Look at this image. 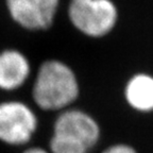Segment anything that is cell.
Listing matches in <instances>:
<instances>
[{
  "instance_id": "5b68a950",
  "label": "cell",
  "mask_w": 153,
  "mask_h": 153,
  "mask_svg": "<svg viewBox=\"0 0 153 153\" xmlns=\"http://www.w3.org/2000/svg\"><path fill=\"white\" fill-rule=\"evenodd\" d=\"M13 22L27 31H46L53 26L61 0H4Z\"/></svg>"
},
{
  "instance_id": "9c48e42d",
  "label": "cell",
  "mask_w": 153,
  "mask_h": 153,
  "mask_svg": "<svg viewBox=\"0 0 153 153\" xmlns=\"http://www.w3.org/2000/svg\"><path fill=\"white\" fill-rule=\"evenodd\" d=\"M22 153H50V151L42 147H29L25 149Z\"/></svg>"
},
{
  "instance_id": "7a4b0ae2",
  "label": "cell",
  "mask_w": 153,
  "mask_h": 153,
  "mask_svg": "<svg viewBox=\"0 0 153 153\" xmlns=\"http://www.w3.org/2000/svg\"><path fill=\"white\" fill-rule=\"evenodd\" d=\"M67 13L76 31L96 39L113 33L120 19L114 0H70Z\"/></svg>"
},
{
  "instance_id": "ba28073f",
  "label": "cell",
  "mask_w": 153,
  "mask_h": 153,
  "mask_svg": "<svg viewBox=\"0 0 153 153\" xmlns=\"http://www.w3.org/2000/svg\"><path fill=\"white\" fill-rule=\"evenodd\" d=\"M101 153H140L137 147L128 141H117L106 148L103 149Z\"/></svg>"
},
{
  "instance_id": "3957f363",
  "label": "cell",
  "mask_w": 153,
  "mask_h": 153,
  "mask_svg": "<svg viewBox=\"0 0 153 153\" xmlns=\"http://www.w3.org/2000/svg\"><path fill=\"white\" fill-rule=\"evenodd\" d=\"M38 128V118L33 108L20 100L0 102V141L7 146H26Z\"/></svg>"
},
{
  "instance_id": "52a82bcc",
  "label": "cell",
  "mask_w": 153,
  "mask_h": 153,
  "mask_svg": "<svg viewBox=\"0 0 153 153\" xmlns=\"http://www.w3.org/2000/svg\"><path fill=\"white\" fill-rule=\"evenodd\" d=\"M31 76V64L24 52L14 48L0 51V89L14 91Z\"/></svg>"
},
{
  "instance_id": "8992f818",
  "label": "cell",
  "mask_w": 153,
  "mask_h": 153,
  "mask_svg": "<svg viewBox=\"0 0 153 153\" xmlns=\"http://www.w3.org/2000/svg\"><path fill=\"white\" fill-rule=\"evenodd\" d=\"M122 98L135 114H153V74L139 70L130 74L122 86Z\"/></svg>"
},
{
  "instance_id": "277c9868",
  "label": "cell",
  "mask_w": 153,
  "mask_h": 153,
  "mask_svg": "<svg viewBox=\"0 0 153 153\" xmlns=\"http://www.w3.org/2000/svg\"><path fill=\"white\" fill-rule=\"evenodd\" d=\"M101 127L94 116L81 108H69L59 113L52 135L91 152L101 139Z\"/></svg>"
},
{
  "instance_id": "6da1fadb",
  "label": "cell",
  "mask_w": 153,
  "mask_h": 153,
  "mask_svg": "<svg viewBox=\"0 0 153 153\" xmlns=\"http://www.w3.org/2000/svg\"><path fill=\"white\" fill-rule=\"evenodd\" d=\"M79 96V79L69 65L56 59L39 65L32 86V99L38 108L62 112L71 108Z\"/></svg>"
}]
</instances>
